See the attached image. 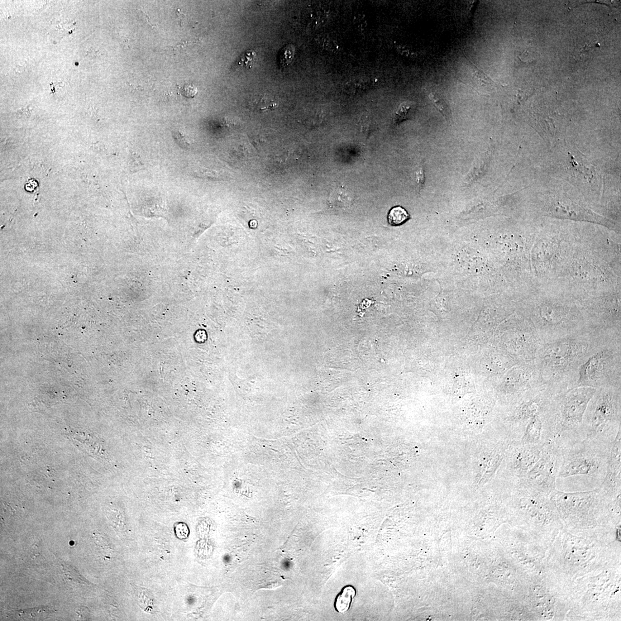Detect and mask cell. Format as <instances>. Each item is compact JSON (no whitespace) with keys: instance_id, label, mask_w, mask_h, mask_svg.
<instances>
[{"instance_id":"cell-16","label":"cell","mask_w":621,"mask_h":621,"mask_svg":"<svg viewBox=\"0 0 621 621\" xmlns=\"http://www.w3.org/2000/svg\"><path fill=\"white\" fill-rule=\"evenodd\" d=\"M256 53L255 51H248L243 56L240 61L239 65L246 69L251 68L253 62H254Z\"/></svg>"},{"instance_id":"cell-6","label":"cell","mask_w":621,"mask_h":621,"mask_svg":"<svg viewBox=\"0 0 621 621\" xmlns=\"http://www.w3.org/2000/svg\"><path fill=\"white\" fill-rule=\"evenodd\" d=\"M611 446L584 439L562 447L557 480L582 477L603 484Z\"/></svg>"},{"instance_id":"cell-2","label":"cell","mask_w":621,"mask_h":621,"mask_svg":"<svg viewBox=\"0 0 621 621\" xmlns=\"http://www.w3.org/2000/svg\"><path fill=\"white\" fill-rule=\"evenodd\" d=\"M528 314L541 342L589 329L580 305L571 298L530 297Z\"/></svg>"},{"instance_id":"cell-14","label":"cell","mask_w":621,"mask_h":621,"mask_svg":"<svg viewBox=\"0 0 621 621\" xmlns=\"http://www.w3.org/2000/svg\"><path fill=\"white\" fill-rule=\"evenodd\" d=\"M370 81L368 80L358 79L352 80L346 83L345 89L348 93L356 94L364 91L368 89Z\"/></svg>"},{"instance_id":"cell-4","label":"cell","mask_w":621,"mask_h":621,"mask_svg":"<svg viewBox=\"0 0 621 621\" xmlns=\"http://www.w3.org/2000/svg\"><path fill=\"white\" fill-rule=\"evenodd\" d=\"M621 431V387L597 389L584 418L585 439L611 446Z\"/></svg>"},{"instance_id":"cell-11","label":"cell","mask_w":621,"mask_h":621,"mask_svg":"<svg viewBox=\"0 0 621 621\" xmlns=\"http://www.w3.org/2000/svg\"><path fill=\"white\" fill-rule=\"evenodd\" d=\"M415 109H416V106L413 102L407 101L401 103L395 112L394 123L398 124L412 119L414 115Z\"/></svg>"},{"instance_id":"cell-18","label":"cell","mask_w":621,"mask_h":621,"mask_svg":"<svg viewBox=\"0 0 621 621\" xmlns=\"http://www.w3.org/2000/svg\"><path fill=\"white\" fill-rule=\"evenodd\" d=\"M198 93V89L193 85H186L183 90V94L186 98H193Z\"/></svg>"},{"instance_id":"cell-12","label":"cell","mask_w":621,"mask_h":621,"mask_svg":"<svg viewBox=\"0 0 621 621\" xmlns=\"http://www.w3.org/2000/svg\"><path fill=\"white\" fill-rule=\"evenodd\" d=\"M410 218V215L402 207L398 206L392 208L388 216V221L390 225L397 226L402 225Z\"/></svg>"},{"instance_id":"cell-17","label":"cell","mask_w":621,"mask_h":621,"mask_svg":"<svg viewBox=\"0 0 621 621\" xmlns=\"http://www.w3.org/2000/svg\"><path fill=\"white\" fill-rule=\"evenodd\" d=\"M174 138L178 144L185 149H188V148L191 145L190 141L188 139V137L184 134L183 132L179 131L174 133Z\"/></svg>"},{"instance_id":"cell-13","label":"cell","mask_w":621,"mask_h":621,"mask_svg":"<svg viewBox=\"0 0 621 621\" xmlns=\"http://www.w3.org/2000/svg\"><path fill=\"white\" fill-rule=\"evenodd\" d=\"M251 103L261 110V111H268L276 107V103L273 98L268 94H259L253 98Z\"/></svg>"},{"instance_id":"cell-20","label":"cell","mask_w":621,"mask_h":621,"mask_svg":"<svg viewBox=\"0 0 621 621\" xmlns=\"http://www.w3.org/2000/svg\"><path fill=\"white\" fill-rule=\"evenodd\" d=\"M77 613L79 617L84 619H87L89 618V610L85 607L81 606L77 609Z\"/></svg>"},{"instance_id":"cell-10","label":"cell","mask_w":621,"mask_h":621,"mask_svg":"<svg viewBox=\"0 0 621 621\" xmlns=\"http://www.w3.org/2000/svg\"><path fill=\"white\" fill-rule=\"evenodd\" d=\"M356 592L354 587L346 586L344 587L340 594L337 597L335 601V608L338 612L345 613L350 609L352 601L355 598Z\"/></svg>"},{"instance_id":"cell-1","label":"cell","mask_w":621,"mask_h":621,"mask_svg":"<svg viewBox=\"0 0 621 621\" xmlns=\"http://www.w3.org/2000/svg\"><path fill=\"white\" fill-rule=\"evenodd\" d=\"M594 333L586 329L542 342L534 364L541 383L555 393L575 387L579 367L588 354Z\"/></svg>"},{"instance_id":"cell-22","label":"cell","mask_w":621,"mask_h":621,"mask_svg":"<svg viewBox=\"0 0 621 621\" xmlns=\"http://www.w3.org/2000/svg\"><path fill=\"white\" fill-rule=\"evenodd\" d=\"M14 71H15L16 74H21L25 71V68H24L23 66L17 65L14 68Z\"/></svg>"},{"instance_id":"cell-5","label":"cell","mask_w":621,"mask_h":621,"mask_svg":"<svg viewBox=\"0 0 621 621\" xmlns=\"http://www.w3.org/2000/svg\"><path fill=\"white\" fill-rule=\"evenodd\" d=\"M596 390L589 386H576L555 394L556 436L554 441L560 448L585 439L584 415Z\"/></svg>"},{"instance_id":"cell-9","label":"cell","mask_w":621,"mask_h":621,"mask_svg":"<svg viewBox=\"0 0 621 621\" xmlns=\"http://www.w3.org/2000/svg\"><path fill=\"white\" fill-rule=\"evenodd\" d=\"M544 446L522 445L515 451L510 467L521 482L541 457Z\"/></svg>"},{"instance_id":"cell-21","label":"cell","mask_w":621,"mask_h":621,"mask_svg":"<svg viewBox=\"0 0 621 621\" xmlns=\"http://www.w3.org/2000/svg\"><path fill=\"white\" fill-rule=\"evenodd\" d=\"M100 55V52L93 49V48H89L88 49L85 50V55L89 56L90 58H95Z\"/></svg>"},{"instance_id":"cell-8","label":"cell","mask_w":621,"mask_h":621,"mask_svg":"<svg viewBox=\"0 0 621 621\" xmlns=\"http://www.w3.org/2000/svg\"><path fill=\"white\" fill-rule=\"evenodd\" d=\"M620 484L621 431L618 432L610 449L606 476L601 489L607 494H620Z\"/></svg>"},{"instance_id":"cell-23","label":"cell","mask_w":621,"mask_h":621,"mask_svg":"<svg viewBox=\"0 0 621 621\" xmlns=\"http://www.w3.org/2000/svg\"><path fill=\"white\" fill-rule=\"evenodd\" d=\"M74 544V542L73 541L70 542V544L71 545V546H73Z\"/></svg>"},{"instance_id":"cell-7","label":"cell","mask_w":621,"mask_h":621,"mask_svg":"<svg viewBox=\"0 0 621 621\" xmlns=\"http://www.w3.org/2000/svg\"><path fill=\"white\" fill-rule=\"evenodd\" d=\"M562 460L561 450L553 441L543 447L540 458L520 482L535 490L549 494L556 490Z\"/></svg>"},{"instance_id":"cell-15","label":"cell","mask_w":621,"mask_h":621,"mask_svg":"<svg viewBox=\"0 0 621 621\" xmlns=\"http://www.w3.org/2000/svg\"><path fill=\"white\" fill-rule=\"evenodd\" d=\"M429 98L431 99L434 106L443 114L444 117L446 118H450L451 115L450 109L449 108L448 105L445 100L440 95L436 92H432L430 93Z\"/></svg>"},{"instance_id":"cell-19","label":"cell","mask_w":621,"mask_h":621,"mask_svg":"<svg viewBox=\"0 0 621 621\" xmlns=\"http://www.w3.org/2000/svg\"><path fill=\"white\" fill-rule=\"evenodd\" d=\"M415 181H416L419 188L421 189L423 188L425 182V176L422 167H420L416 172H415Z\"/></svg>"},{"instance_id":"cell-3","label":"cell","mask_w":621,"mask_h":621,"mask_svg":"<svg viewBox=\"0 0 621 621\" xmlns=\"http://www.w3.org/2000/svg\"><path fill=\"white\" fill-rule=\"evenodd\" d=\"M576 386L621 387V334L594 333L579 367Z\"/></svg>"}]
</instances>
